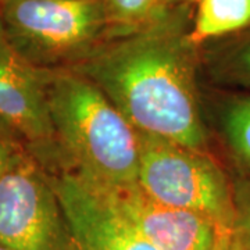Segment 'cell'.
Returning a JSON list of instances; mask_svg holds the SVG:
<instances>
[{
    "label": "cell",
    "instance_id": "obj_9",
    "mask_svg": "<svg viewBox=\"0 0 250 250\" xmlns=\"http://www.w3.org/2000/svg\"><path fill=\"white\" fill-rule=\"evenodd\" d=\"M206 123L220 159L236 177L250 175V92L210 89L203 96Z\"/></svg>",
    "mask_w": 250,
    "mask_h": 250
},
{
    "label": "cell",
    "instance_id": "obj_8",
    "mask_svg": "<svg viewBox=\"0 0 250 250\" xmlns=\"http://www.w3.org/2000/svg\"><path fill=\"white\" fill-rule=\"evenodd\" d=\"M99 190L160 250H217L221 233L225 231L205 215L154 200L138 184Z\"/></svg>",
    "mask_w": 250,
    "mask_h": 250
},
{
    "label": "cell",
    "instance_id": "obj_18",
    "mask_svg": "<svg viewBox=\"0 0 250 250\" xmlns=\"http://www.w3.org/2000/svg\"><path fill=\"white\" fill-rule=\"evenodd\" d=\"M0 250H9V249H6L4 246H1V245H0Z\"/></svg>",
    "mask_w": 250,
    "mask_h": 250
},
{
    "label": "cell",
    "instance_id": "obj_5",
    "mask_svg": "<svg viewBox=\"0 0 250 250\" xmlns=\"http://www.w3.org/2000/svg\"><path fill=\"white\" fill-rule=\"evenodd\" d=\"M0 245L9 250H72L50 174L28 149L0 179Z\"/></svg>",
    "mask_w": 250,
    "mask_h": 250
},
{
    "label": "cell",
    "instance_id": "obj_10",
    "mask_svg": "<svg viewBox=\"0 0 250 250\" xmlns=\"http://www.w3.org/2000/svg\"><path fill=\"white\" fill-rule=\"evenodd\" d=\"M202 67L215 88L250 90V28L202 46Z\"/></svg>",
    "mask_w": 250,
    "mask_h": 250
},
{
    "label": "cell",
    "instance_id": "obj_15",
    "mask_svg": "<svg viewBox=\"0 0 250 250\" xmlns=\"http://www.w3.org/2000/svg\"><path fill=\"white\" fill-rule=\"evenodd\" d=\"M217 250H250V241L235 228L225 229L221 233Z\"/></svg>",
    "mask_w": 250,
    "mask_h": 250
},
{
    "label": "cell",
    "instance_id": "obj_17",
    "mask_svg": "<svg viewBox=\"0 0 250 250\" xmlns=\"http://www.w3.org/2000/svg\"><path fill=\"white\" fill-rule=\"evenodd\" d=\"M10 1H13V0H0V9L4 6V4H7V3H10Z\"/></svg>",
    "mask_w": 250,
    "mask_h": 250
},
{
    "label": "cell",
    "instance_id": "obj_13",
    "mask_svg": "<svg viewBox=\"0 0 250 250\" xmlns=\"http://www.w3.org/2000/svg\"><path fill=\"white\" fill-rule=\"evenodd\" d=\"M232 178L235 206L233 228L250 241V175H232Z\"/></svg>",
    "mask_w": 250,
    "mask_h": 250
},
{
    "label": "cell",
    "instance_id": "obj_14",
    "mask_svg": "<svg viewBox=\"0 0 250 250\" xmlns=\"http://www.w3.org/2000/svg\"><path fill=\"white\" fill-rule=\"evenodd\" d=\"M24 149H28L24 141L10 126L0 123V179L10 167L11 161Z\"/></svg>",
    "mask_w": 250,
    "mask_h": 250
},
{
    "label": "cell",
    "instance_id": "obj_12",
    "mask_svg": "<svg viewBox=\"0 0 250 250\" xmlns=\"http://www.w3.org/2000/svg\"><path fill=\"white\" fill-rule=\"evenodd\" d=\"M111 36L123 35L149 24L170 6L167 0H103Z\"/></svg>",
    "mask_w": 250,
    "mask_h": 250
},
{
    "label": "cell",
    "instance_id": "obj_2",
    "mask_svg": "<svg viewBox=\"0 0 250 250\" xmlns=\"http://www.w3.org/2000/svg\"><path fill=\"white\" fill-rule=\"evenodd\" d=\"M46 92L56 171H71L103 190L138 184L139 135L113 102L75 71L49 72Z\"/></svg>",
    "mask_w": 250,
    "mask_h": 250
},
{
    "label": "cell",
    "instance_id": "obj_11",
    "mask_svg": "<svg viewBox=\"0 0 250 250\" xmlns=\"http://www.w3.org/2000/svg\"><path fill=\"white\" fill-rule=\"evenodd\" d=\"M250 28V0H197L190 36L200 47Z\"/></svg>",
    "mask_w": 250,
    "mask_h": 250
},
{
    "label": "cell",
    "instance_id": "obj_4",
    "mask_svg": "<svg viewBox=\"0 0 250 250\" xmlns=\"http://www.w3.org/2000/svg\"><path fill=\"white\" fill-rule=\"evenodd\" d=\"M138 135V185L146 195L205 215L221 228H233V178L218 154L154 135Z\"/></svg>",
    "mask_w": 250,
    "mask_h": 250
},
{
    "label": "cell",
    "instance_id": "obj_16",
    "mask_svg": "<svg viewBox=\"0 0 250 250\" xmlns=\"http://www.w3.org/2000/svg\"><path fill=\"white\" fill-rule=\"evenodd\" d=\"M197 3V0H167V4L172 7V6H181V4H190L195 6Z\"/></svg>",
    "mask_w": 250,
    "mask_h": 250
},
{
    "label": "cell",
    "instance_id": "obj_1",
    "mask_svg": "<svg viewBox=\"0 0 250 250\" xmlns=\"http://www.w3.org/2000/svg\"><path fill=\"white\" fill-rule=\"evenodd\" d=\"M195 6L167 9L108 38L71 71L92 81L141 134L214 152L199 82L202 47L190 36Z\"/></svg>",
    "mask_w": 250,
    "mask_h": 250
},
{
    "label": "cell",
    "instance_id": "obj_3",
    "mask_svg": "<svg viewBox=\"0 0 250 250\" xmlns=\"http://www.w3.org/2000/svg\"><path fill=\"white\" fill-rule=\"evenodd\" d=\"M0 21L17 53L41 71H71L108 38L103 0H13Z\"/></svg>",
    "mask_w": 250,
    "mask_h": 250
},
{
    "label": "cell",
    "instance_id": "obj_7",
    "mask_svg": "<svg viewBox=\"0 0 250 250\" xmlns=\"http://www.w3.org/2000/svg\"><path fill=\"white\" fill-rule=\"evenodd\" d=\"M49 174L68 224L72 250H160L103 192L71 171Z\"/></svg>",
    "mask_w": 250,
    "mask_h": 250
},
{
    "label": "cell",
    "instance_id": "obj_6",
    "mask_svg": "<svg viewBox=\"0 0 250 250\" xmlns=\"http://www.w3.org/2000/svg\"><path fill=\"white\" fill-rule=\"evenodd\" d=\"M47 77L11 46L0 21V123L24 141L49 172L59 168V153L47 106Z\"/></svg>",
    "mask_w": 250,
    "mask_h": 250
}]
</instances>
